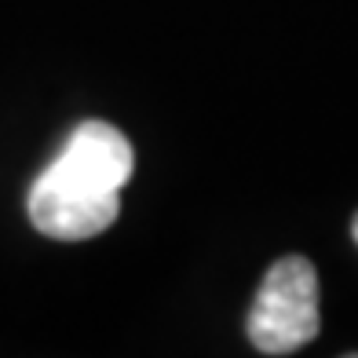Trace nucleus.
<instances>
[{
	"mask_svg": "<svg viewBox=\"0 0 358 358\" xmlns=\"http://www.w3.org/2000/svg\"><path fill=\"white\" fill-rule=\"evenodd\" d=\"M132 143L113 124H77L66 150L37 176L29 190V220L41 234L59 241L103 234L121 213V187L132 179Z\"/></svg>",
	"mask_w": 358,
	"mask_h": 358,
	"instance_id": "1",
	"label": "nucleus"
},
{
	"mask_svg": "<svg viewBox=\"0 0 358 358\" xmlns=\"http://www.w3.org/2000/svg\"><path fill=\"white\" fill-rule=\"evenodd\" d=\"M351 234H355V245H358V216H355V223H351Z\"/></svg>",
	"mask_w": 358,
	"mask_h": 358,
	"instance_id": "3",
	"label": "nucleus"
},
{
	"mask_svg": "<svg viewBox=\"0 0 358 358\" xmlns=\"http://www.w3.org/2000/svg\"><path fill=\"white\" fill-rule=\"evenodd\" d=\"M318 336V274L303 256H282L267 271L249 311V340L264 355L300 351Z\"/></svg>",
	"mask_w": 358,
	"mask_h": 358,
	"instance_id": "2",
	"label": "nucleus"
}]
</instances>
